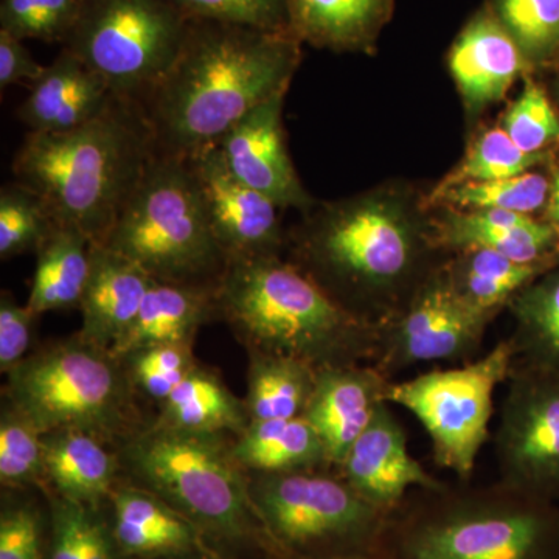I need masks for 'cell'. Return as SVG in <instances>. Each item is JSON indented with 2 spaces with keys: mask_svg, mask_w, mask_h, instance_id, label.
<instances>
[{
  "mask_svg": "<svg viewBox=\"0 0 559 559\" xmlns=\"http://www.w3.org/2000/svg\"><path fill=\"white\" fill-rule=\"evenodd\" d=\"M123 364L79 333L35 349L7 373L3 399L43 433L79 429L116 448L140 421Z\"/></svg>",
  "mask_w": 559,
  "mask_h": 559,
  "instance_id": "cell-8",
  "label": "cell"
},
{
  "mask_svg": "<svg viewBox=\"0 0 559 559\" xmlns=\"http://www.w3.org/2000/svg\"><path fill=\"white\" fill-rule=\"evenodd\" d=\"M301 43L293 33L191 20L178 58L140 105L164 156L216 148L252 110L288 91Z\"/></svg>",
  "mask_w": 559,
  "mask_h": 559,
  "instance_id": "cell-1",
  "label": "cell"
},
{
  "mask_svg": "<svg viewBox=\"0 0 559 559\" xmlns=\"http://www.w3.org/2000/svg\"><path fill=\"white\" fill-rule=\"evenodd\" d=\"M502 130L525 153L543 154L540 151L559 140V119L544 91L527 81L507 112Z\"/></svg>",
  "mask_w": 559,
  "mask_h": 559,
  "instance_id": "cell-42",
  "label": "cell"
},
{
  "mask_svg": "<svg viewBox=\"0 0 559 559\" xmlns=\"http://www.w3.org/2000/svg\"><path fill=\"white\" fill-rule=\"evenodd\" d=\"M153 559H227L216 551H189V554L168 555V557L153 558Z\"/></svg>",
  "mask_w": 559,
  "mask_h": 559,
  "instance_id": "cell-46",
  "label": "cell"
},
{
  "mask_svg": "<svg viewBox=\"0 0 559 559\" xmlns=\"http://www.w3.org/2000/svg\"><path fill=\"white\" fill-rule=\"evenodd\" d=\"M550 182L538 173H524L516 178L469 182L443 191L429 204H451L463 210H507L532 215L549 201Z\"/></svg>",
  "mask_w": 559,
  "mask_h": 559,
  "instance_id": "cell-37",
  "label": "cell"
},
{
  "mask_svg": "<svg viewBox=\"0 0 559 559\" xmlns=\"http://www.w3.org/2000/svg\"><path fill=\"white\" fill-rule=\"evenodd\" d=\"M231 452L246 473L333 469L318 430L304 417L250 421L234 437Z\"/></svg>",
  "mask_w": 559,
  "mask_h": 559,
  "instance_id": "cell-26",
  "label": "cell"
},
{
  "mask_svg": "<svg viewBox=\"0 0 559 559\" xmlns=\"http://www.w3.org/2000/svg\"><path fill=\"white\" fill-rule=\"evenodd\" d=\"M156 419L173 428L234 437L240 436L250 423L245 400L238 399L216 371L200 364L159 404Z\"/></svg>",
  "mask_w": 559,
  "mask_h": 559,
  "instance_id": "cell-29",
  "label": "cell"
},
{
  "mask_svg": "<svg viewBox=\"0 0 559 559\" xmlns=\"http://www.w3.org/2000/svg\"><path fill=\"white\" fill-rule=\"evenodd\" d=\"M374 364L330 367L318 371L304 417L325 444L331 468H340L374 412L385 403L390 382Z\"/></svg>",
  "mask_w": 559,
  "mask_h": 559,
  "instance_id": "cell-17",
  "label": "cell"
},
{
  "mask_svg": "<svg viewBox=\"0 0 559 559\" xmlns=\"http://www.w3.org/2000/svg\"><path fill=\"white\" fill-rule=\"evenodd\" d=\"M495 318L460 299L440 266L409 304L380 326L374 366L393 380L418 364L469 362Z\"/></svg>",
  "mask_w": 559,
  "mask_h": 559,
  "instance_id": "cell-13",
  "label": "cell"
},
{
  "mask_svg": "<svg viewBox=\"0 0 559 559\" xmlns=\"http://www.w3.org/2000/svg\"><path fill=\"white\" fill-rule=\"evenodd\" d=\"M151 283L134 261L105 246H92L90 278L79 307L80 336L110 352L138 318Z\"/></svg>",
  "mask_w": 559,
  "mask_h": 559,
  "instance_id": "cell-21",
  "label": "cell"
},
{
  "mask_svg": "<svg viewBox=\"0 0 559 559\" xmlns=\"http://www.w3.org/2000/svg\"><path fill=\"white\" fill-rule=\"evenodd\" d=\"M0 559H50L51 514L43 488H2Z\"/></svg>",
  "mask_w": 559,
  "mask_h": 559,
  "instance_id": "cell-33",
  "label": "cell"
},
{
  "mask_svg": "<svg viewBox=\"0 0 559 559\" xmlns=\"http://www.w3.org/2000/svg\"><path fill=\"white\" fill-rule=\"evenodd\" d=\"M190 20L249 25L290 33L288 0H170Z\"/></svg>",
  "mask_w": 559,
  "mask_h": 559,
  "instance_id": "cell-41",
  "label": "cell"
},
{
  "mask_svg": "<svg viewBox=\"0 0 559 559\" xmlns=\"http://www.w3.org/2000/svg\"><path fill=\"white\" fill-rule=\"evenodd\" d=\"M51 514L50 559H127L102 507L84 506L46 491Z\"/></svg>",
  "mask_w": 559,
  "mask_h": 559,
  "instance_id": "cell-32",
  "label": "cell"
},
{
  "mask_svg": "<svg viewBox=\"0 0 559 559\" xmlns=\"http://www.w3.org/2000/svg\"><path fill=\"white\" fill-rule=\"evenodd\" d=\"M248 355L245 404L250 421L301 417L310 403L318 370L286 356L261 352Z\"/></svg>",
  "mask_w": 559,
  "mask_h": 559,
  "instance_id": "cell-31",
  "label": "cell"
},
{
  "mask_svg": "<svg viewBox=\"0 0 559 559\" xmlns=\"http://www.w3.org/2000/svg\"><path fill=\"white\" fill-rule=\"evenodd\" d=\"M39 316L20 305L10 290L0 294V371L3 374L31 355L33 334Z\"/></svg>",
  "mask_w": 559,
  "mask_h": 559,
  "instance_id": "cell-43",
  "label": "cell"
},
{
  "mask_svg": "<svg viewBox=\"0 0 559 559\" xmlns=\"http://www.w3.org/2000/svg\"><path fill=\"white\" fill-rule=\"evenodd\" d=\"M215 294L216 286L153 280L138 318L110 348V355L121 359L140 348L193 345L201 326L218 320Z\"/></svg>",
  "mask_w": 559,
  "mask_h": 559,
  "instance_id": "cell-23",
  "label": "cell"
},
{
  "mask_svg": "<svg viewBox=\"0 0 559 559\" xmlns=\"http://www.w3.org/2000/svg\"><path fill=\"white\" fill-rule=\"evenodd\" d=\"M395 511L385 559H559V503L498 484L417 489Z\"/></svg>",
  "mask_w": 559,
  "mask_h": 559,
  "instance_id": "cell-6",
  "label": "cell"
},
{
  "mask_svg": "<svg viewBox=\"0 0 559 559\" xmlns=\"http://www.w3.org/2000/svg\"><path fill=\"white\" fill-rule=\"evenodd\" d=\"M430 235L378 200L333 205L301 227L294 259L340 307L369 325L395 318L437 270L426 267Z\"/></svg>",
  "mask_w": 559,
  "mask_h": 559,
  "instance_id": "cell-3",
  "label": "cell"
},
{
  "mask_svg": "<svg viewBox=\"0 0 559 559\" xmlns=\"http://www.w3.org/2000/svg\"><path fill=\"white\" fill-rule=\"evenodd\" d=\"M114 98L100 75L61 49L31 84V94L17 108V119L33 134H64L100 117Z\"/></svg>",
  "mask_w": 559,
  "mask_h": 559,
  "instance_id": "cell-19",
  "label": "cell"
},
{
  "mask_svg": "<svg viewBox=\"0 0 559 559\" xmlns=\"http://www.w3.org/2000/svg\"><path fill=\"white\" fill-rule=\"evenodd\" d=\"M94 242L76 227L57 224L36 250L27 307L36 316L79 308L91 272Z\"/></svg>",
  "mask_w": 559,
  "mask_h": 559,
  "instance_id": "cell-27",
  "label": "cell"
},
{
  "mask_svg": "<svg viewBox=\"0 0 559 559\" xmlns=\"http://www.w3.org/2000/svg\"><path fill=\"white\" fill-rule=\"evenodd\" d=\"M234 436L140 421L116 444L120 479L153 492L227 559H280L231 452Z\"/></svg>",
  "mask_w": 559,
  "mask_h": 559,
  "instance_id": "cell-2",
  "label": "cell"
},
{
  "mask_svg": "<svg viewBox=\"0 0 559 559\" xmlns=\"http://www.w3.org/2000/svg\"><path fill=\"white\" fill-rule=\"evenodd\" d=\"M495 448L499 481L559 503V373L514 366Z\"/></svg>",
  "mask_w": 559,
  "mask_h": 559,
  "instance_id": "cell-12",
  "label": "cell"
},
{
  "mask_svg": "<svg viewBox=\"0 0 559 559\" xmlns=\"http://www.w3.org/2000/svg\"><path fill=\"white\" fill-rule=\"evenodd\" d=\"M98 245L159 282L216 286L229 259L210 227L189 159L157 153Z\"/></svg>",
  "mask_w": 559,
  "mask_h": 559,
  "instance_id": "cell-7",
  "label": "cell"
},
{
  "mask_svg": "<svg viewBox=\"0 0 559 559\" xmlns=\"http://www.w3.org/2000/svg\"><path fill=\"white\" fill-rule=\"evenodd\" d=\"M525 66L527 58L491 7L466 24L450 51L452 76L469 109L502 100Z\"/></svg>",
  "mask_w": 559,
  "mask_h": 559,
  "instance_id": "cell-20",
  "label": "cell"
},
{
  "mask_svg": "<svg viewBox=\"0 0 559 559\" xmlns=\"http://www.w3.org/2000/svg\"><path fill=\"white\" fill-rule=\"evenodd\" d=\"M514 366L559 373V267H550L510 304Z\"/></svg>",
  "mask_w": 559,
  "mask_h": 559,
  "instance_id": "cell-30",
  "label": "cell"
},
{
  "mask_svg": "<svg viewBox=\"0 0 559 559\" xmlns=\"http://www.w3.org/2000/svg\"><path fill=\"white\" fill-rule=\"evenodd\" d=\"M549 207H547V218L549 224L557 231L559 238V170L555 175L554 182L550 183Z\"/></svg>",
  "mask_w": 559,
  "mask_h": 559,
  "instance_id": "cell-45",
  "label": "cell"
},
{
  "mask_svg": "<svg viewBox=\"0 0 559 559\" xmlns=\"http://www.w3.org/2000/svg\"><path fill=\"white\" fill-rule=\"evenodd\" d=\"M430 238L439 249H487L524 264H554L559 250L557 231L549 223L507 210L454 213L441 221Z\"/></svg>",
  "mask_w": 559,
  "mask_h": 559,
  "instance_id": "cell-22",
  "label": "cell"
},
{
  "mask_svg": "<svg viewBox=\"0 0 559 559\" xmlns=\"http://www.w3.org/2000/svg\"><path fill=\"white\" fill-rule=\"evenodd\" d=\"M215 296L218 320L248 352L286 356L318 371L377 360L380 329L349 314L280 255L230 260Z\"/></svg>",
  "mask_w": 559,
  "mask_h": 559,
  "instance_id": "cell-5",
  "label": "cell"
},
{
  "mask_svg": "<svg viewBox=\"0 0 559 559\" xmlns=\"http://www.w3.org/2000/svg\"><path fill=\"white\" fill-rule=\"evenodd\" d=\"M57 221L39 194L17 180L0 189V259L36 253Z\"/></svg>",
  "mask_w": 559,
  "mask_h": 559,
  "instance_id": "cell-35",
  "label": "cell"
},
{
  "mask_svg": "<svg viewBox=\"0 0 559 559\" xmlns=\"http://www.w3.org/2000/svg\"><path fill=\"white\" fill-rule=\"evenodd\" d=\"M286 92L275 95L242 119L218 145L231 175L274 201L280 209H307L310 197L301 187L283 131Z\"/></svg>",
  "mask_w": 559,
  "mask_h": 559,
  "instance_id": "cell-16",
  "label": "cell"
},
{
  "mask_svg": "<svg viewBox=\"0 0 559 559\" xmlns=\"http://www.w3.org/2000/svg\"><path fill=\"white\" fill-rule=\"evenodd\" d=\"M46 66L39 64L21 39L0 31V87L17 83L32 84L43 75Z\"/></svg>",
  "mask_w": 559,
  "mask_h": 559,
  "instance_id": "cell-44",
  "label": "cell"
},
{
  "mask_svg": "<svg viewBox=\"0 0 559 559\" xmlns=\"http://www.w3.org/2000/svg\"><path fill=\"white\" fill-rule=\"evenodd\" d=\"M337 473L364 499L390 514L406 502L412 489L441 491L450 487L411 454L406 430L388 401L374 412Z\"/></svg>",
  "mask_w": 559,
  "mask_h": 559,
  "instance_id": "cell-15",
  "label": "cell"
},
{
  "mask_svg": "<svg viewBox=\"0 0 559 559\" xmlns=\"http://www.w3.org/2000/svg\"><path fill=\"white\" fill-rule=\"evenodd\" d=\"M120 360L138 395L153 400L157 406L164 403L183 378L198 366L193 345H157L140 348Z\"/></svg>",
  "mask_w": 559,
  "mask_h": 559,
  "instance_id": "cell-40",
  "label": "cell"
},
{
  "mask_svg": "<svg viewBox=\"0 0 559 559\" xmlns=\"http://www.w3.org/2000/svg\"><path fill=\"white\" fill-rule=\"evenodd\" d=\"M44 433L10 401L0 414V484L2 488H44Z\"/></svg>",
  "mask_w": 559,
  "mask_h": 559,
  "instance_id": "cell-36",
  "label": "cell"
},
{
  "mask_svg": "<svg viewBox=\"0 0 559 559\" xmlns=\"http://www.w3.org/2000/svg\"><path fill=\"white\" fill-rule=\"evenodd\" d=\"M441 272L451 289L474 310L498 316L511 300L554 264H524L487 249L455 252Z\"/></svg>",
  "mask_w": 559,
  "mask_h": 559,
  "instance_id": "cell-28",
  "label": "cell"
},
{
  "mask_svg": "<svg viewBox=\"0 0 559 559\" xmlns=\"http://www.w3.org/2000/svg\"><path fill=\"white\" fill-rule=\"evenodd\" d=\"M189 162L210 227L227 259L280 255L278 205L235 178L218 146Z\"/></svg>",
  "mask_w": 559,
  "mask_h": 559,
  "instance_id": "cell-14",
  "label": "cell"
},
{
  "mask_svg": "<svg viewBox=\"0 0 559 559\" xmlns=\"http://www.w3.org/2000/svg\"><path fill=\"white\" fill-rule=\"evenodd\" d=\"M44 491L102 507L120 479L116 448L79 429L44 433Z\"/></svg>",
  "mask_w": 559,
  "mask_h": 559,
  "instance_id": "cell-24",
  "label": "cell"
},
{
  "mask_svg": "<svg viewBox=\"0 0 559 559\" xmlns=\"http://www.w3.org/2000/svg\"><path fill=\"white\" fill-rule=\"evenodd\" d=\"M114 539L127 559L213 550L204 535L165 500L119 479L103 503ZM218 554V551H216Z\"/></svg>",
  "mask_w": 559,
  "mask_h": 559,
  "instance_id": "cell-18",
  "label": "cell"
},
{
  "mask_svg": "<svg viewBox=\"0 0 559 559\" xmlns=\"http://www.w3.org/2000/svg\"><path fill=\"white\" fill-rule=\"evenodd\" d=\"M249 474V491L280 559H371L393 514L362 498L336 469Z\"/></svg>",
  "mask_w": 559,
  "mask_h": 559,
  "instance_id": "cell-9",
  "label": "cell"
},
{
  "mask_svg": "<svg viewBox=\"0 0 559 559\" xmlns=\"http://www.w3.org/2000/svg\"><path fill=\"white\" fill-rule=\"evenodd\" d=\"M395 0H288L290 33L334 51L367 50L390 20Z\"/></svg>",
  "mask_w": 559,
  "mask_h": 559,
  "instance_id": "cell-25",
  "label": "cell"
},
{
  "mask_svg": "<svg viewBox=\"0 0 559 559\" xmlns=\"http://www.w3.org/2000/svg\"><path fill=\"white\" fill-rule=\"evenodd\" d=\"M543 160L544 154L525 153L499 128L485 132L471 145L459 167L441 180L429 200L463 183L516 178Z\"/></svg>",
  "mask_w": 559,
  "mask_h": 559,
  "instance_id": "cell-34",
  "label": "cell"
},
{
  "mask_svg": "<svg viewBox=\"0 0 559 559\" xmlns=\"http://www.w3.org/2000/svg\"><path fill=\"white\" fill-rule=\"evenodd\" d=\"M83 0H2L0 31L14 38L64 44L76 21Z\"/></svg>",
  "mask_w": 559,
  "mask_h": 559,
  "instance_id": "cell-38",
  "label": "cell"
},
{
  "mask_svg": "<svg viewBox=\"0 0 559 559\" xmlns=\"http://www.w3.org/2000/svg\"><path fill=\"white\" fill-rule=\"evenodd\" d=\"M513 367V345L503 340L469 362L390 382L385 400L421 423L440 468L468 481L489 440L496 389L509 381Z\"/></svg>",
  "mask_w": 559,
  "mask_h": 559,
  "instance_id": "cell-11",
  "label": "cell"
},
{
  "mask_svg": "<svg viewBox=\"0 0 559 559\" xmlns=\"http://www.w3.org/2000/svg\"><path fill=\"white\" fill-rule=\"evenodd\" d=\"M157 156L145 112L114 98L91 123L64 134H33L17 150L14 180L46 202L58 224L103 241Z\"/></svg>",
  "mask_w": 559,
  "mask_h": 559,
  "instance_id": "cell-4",
  "label": "cell"
},
{
  "mask_svg": "<svg viewBox=\"0 0 559 559\" xmlns=\"http://www.w3.org/2000/svg\"><path fill=\"white\" fill-rule=\"evenodd\" d=\"M190 21L170 0H83L61 47L117 98L142 105L178 58Z\"/></svg>",
  "mask_w": 559,
  "mask_h": 559,
  "instance_id": "cell-10",
  "label": "cell"
},
{
  "mask_svg": "<svg viewBox=\"0 0 559 559\" xmlns=\"http://www.w3.org/2000/svg\"><path fill=\"white\" fill-rule=\"evenodd\" d=\"M491 10L527 61L543 60L559 47V0H492Z\"/></svg>",
  "mask_w": 559,
  "mask_h": 559,
  "instance_id": "cell-39",
  "label": "cell"
},
{
  "mask_svg": "<svg viewBox=\"0 0 559 559\" xmlns=\"http://www.w3.org/2000/svg\"><path fill=\"white\" fill-rule=\"evenodd\" d=\"M371 559H385V558L380 557V558H371Z\"/></svg>",
  "mask_w": 559,
  "mask_h": 559,
  "instance_id": "cell-47",
  "label": "cell"
}]
</instances>
